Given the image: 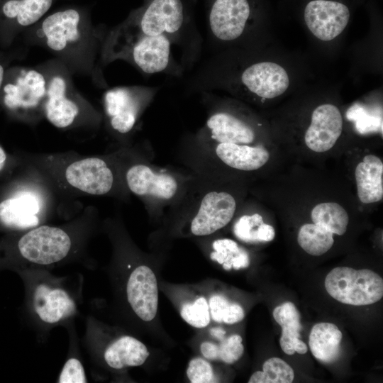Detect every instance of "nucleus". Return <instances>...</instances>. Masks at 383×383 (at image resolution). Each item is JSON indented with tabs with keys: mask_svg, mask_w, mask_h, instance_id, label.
<instances>
[{
	"mask_svg": "<svg viewBox=\"0 0 383 383\" xmlns=\"http://www.w3.org/2000/svg\"><path fill=\"white\" fill-rule=\"evenodd\" d=\"M23 35L27 42L40 45L70 71L91 72L104 35L91 24L88 9L70 6L46 15Z\"/></svg>",
	"mask_w": 383,
	"mask_h": 383,
	"instance_id": "obj_1",
	"label": "nucleus"
},
{
	"mask_svg": "<svg viewBox=\"0 0 383 383\" xmlns=\"http://www.w3.org/2000/svg\"><path fill=\"white\" fill-rule=\"evenodd\" d=\"M172 43L166 35H145L118 25L104 38L101 60L104 62L126 60L145 74H176L180 69L173 60Z\"/></svg>",
	"mask_w": 383,
	"mask_h": 383,
	"instance_id": "obj_2",
	"label": "nucleus"
},
{
	"mask_svg": "<svg viewBox=\"0 0 383 383\" xmlns=\"http://www.w3.org/2000/svg\"><path fill=\"white\" fill-rule=\"evenodd\" d=\"M30 272L29 304L37 323L53 326L76 314V300L59 279L39 269Z\"/></svg>",
	"mask_w": 383,
	"mask_h": 383,
	"instance_id": "obj_3",
	"label": "nucleus"
},
{
	"mask_svg": "<svg viewBox=\"0 0 383 383\" xmlns=\"http://www.w3.org/2000/svg\"><path fill=\"white\" fill-rule=\"evenodd\" d=\"M41 67L47 78L44 114L54 126L68 128L79 116L81 99L72 83L71 72L58 59Z\"/></svg>",
	"mask_w": 383,
	"mask_h": 383,
	"instance_id": "obj_4",
	"label": "nucleus"
},
{
	"mask_svg": "<svg viewBox=\"0 0 383 383\" xmlns=\"http://www.w3.org/2000/svg\"><path fill=\"white\" fill-rule=\"evenodd\" d=\"M47 91V78L42 67L12 66L6 70L0 99L9 111L28 113L43 108Z\"/></svg>",
	"mask_w": 383,
	"mask_h": 383,
	"instance_id": "obj_5",
	"label": "nucleus"
},
{
	"mask_svg": "<svg viewBox=\"0 0 383 383\" xmlns=\"http://www.w3.org/2000/svg\"><path fill=\"white\" fill-rule=\"evenodd\" d=\"M324 285L331 297L348 305H370L383 296L382 278L367 269L335 267L326 277Z\"/></svg>",
	"mask_w": 383,
	"mask_h": 383,
	"instance_id": "obj_6",
	"label": "nucleus"
},
{
	"mask_svg": "<svg viewBox=\"0 0 383 383\" xmlns=\"http://www.w3.org/2000/svg\"><path fill=\"white\" fill-rule=\"evenodd\" d=\"M72 245L66 231L42 226L22 235L17 247L25 261L37 267H48L64 260L70 254Z\"/></svg>",
	"mask_w": 383,
	"mask_h": 383,
	"instance_id": "obj_7",
	"label": "nucleus"
},
{
	"mask_svg": "<svg viewBox=\"0 0 383 383\" xmlns=\"http://www.w3.org/2000/svg\"><path fill=\"white\" fill-rule=\"evenodd\" d=\"M157 90V87L144 86L118 87L108 89L104 94L103 101L111 127L121 134L129 133Z\"/></svg>",
	"mask_w": 383,
	"mask_h": 383,
	"instance_id": "obj_8",
	"label": "nucleus"
},
{
	"mask_svg": "<svg viewBox=\"0 0 383 383\" xmlns=\"http://www.w3.org/2000/svg\"><path fill=\"white\" fill-rule=\"evenodd\" d=\"M57 0H0V48L45 17Z\"/></svg>",
	"mask_w": 383,
	"mask_h": 383,
	"instance_id": "obj_9",
	"label": "nucleus"
},
{
	"mask_svg": "<svg viewBox=\"0 0 383 383\" xmlns=\"http://www.w3.org/2000/svg\"><path fill=\"white\" fill-rule=\"evenodd\" d=\"M206 7L209 33L223 42L243 35L253 10L250 0H206Z\"/></svg>",
	"mask_w": 383,
	"mask_h": 383,
	"instance_id": "obj_10",
	"label": "nucleus"
},
{
	"mask_svg": "<svg viewBox=\"0 0 383 383\" xmlns=\"http://www.w3.org/2000/svg\"><path fill=\"white\" fill-rule=\"evenodd\" d=\"M237 209L235 197L229 192L211 190L200 199L192 216L190 233L195 236L211 235L227 226Z\"/></svg>",
	"mask_w": 383,
	"mask_h": 383,
	"instance_id": "obj_11",
	"label": "nucleus"
},
{
	"mask_svg": "<svg viewBox=\"0 0 383 383\" xmlns=\"http://www.w3.org/2000/svg\"><path fill=\"white\" fill-rule=\"evenodd\" d=\"M130 190L135 195L159 203H167L180 191V182L173 174L157 171L145 164L131 166L126 175Z\"/></svg>",
	"mask_w": 383,
	"mask_h": 383,
	"instance_id": "obj_12",
	"label": "nucleus"
},
{
	"mask_svg": "<svg viewBox=\"0 0 383 383\" xmlns=\"http://www.w3.org/2000/svg\"><path fill=\"white\" fill-rule=\"evenodd\" d=\"M199 137L204 143L251 145L256 138L253 127L232 112L213 109L209 111Z\"/></svg>",
	"mask_w": 383,
	"mask_h": 383,
	"instance_id": "obj_13",
	"label": "nucleus"
},
{
	"mask_svg": "<svg viewBox=\"0 0 383 383\" xmlns=\"http://www.w3.org/2000/svg\"><path fill=\"white\" fill-rule=\"evenodd\" d=\"M309 30L318 39L329 41L345 28L350 17L348 7L335 0H311L304 12Z\"/></svg>",
	"mask_w": 383,
	"mask_h": 383,
	"instance_id": "obj_14",
	"label": "nucleus"
},
{
	"mask_svg": "<svg viewBox=\"0 0 383 383\" xmlns=\"http://www.w3.org/2000/svg\"><path fill=\"white\" fill-rule=\"evenodd\" d=\"M126 299L133 313L142 321L150 322L156 316L158 287L153 271L146 265L136 267L128 275Z\"/></svg>",
	"mask_w": 383,
	"mask_h": 383,
	"instance_id": "obj_15",
	"label": "nucleus"
},
{
	"mask_svg": "<svg viewBox=\"0 0 383 383\" xmlns=\"http://www.w3.org/2000/svg\"><path fill=\"white\" fill-rule=\"evenodd\" d=\"M65 174L70 185L93 195L108 193L114 181L111 168L104 160L98 157H89L72 162L66 168Z\"/></svg>",
	"mask_w": 383,
	"mask_h": 383,
	"instance_id": "obj_16",
	"label": "nucleus"
},
{
	"mask_svg": "<svg viewBox=\"0 0 383 383\" xmlns=\"http://www.w3.org/2000/svg\"><path fill=\"white\" fill-rule=\"evenodd\" d=\"M342 130L340 110L331 104H321L312 113L311 123L304 135L305 144L313 152H326L335 145Z\"/></svg>",
	"mask_w": 383,
	"mask_h": 383,
	"instance_id": "obj_17",
	"label": "nucleus"
},
{
	"mask_svg": "<svg viewBox=\"0 0 383 383\" xmlns=\"http://www.w3.org/2000/svg\"><path fill=\"white\" fill-rule=\"evenodd\" d=\"M240 80L250 92L264 99L280 96L289 85L286 70L271 62H257L248 67L241 74Z\"/></svg>",
	"mask_w": 383,
	"mask_h": 383,
	"instance_id": "obj_18",
	"label": "nucleus"
},
{
	"mask_svg": "<svg viewBox=\"0 0 383 383\" xmlns=\"http://www.w3.org/2000/svg\"><path fill=\"white\" fill-rule=\"evenodd\" d=\"M216 157L231 168L254 171L263 167L270 159L267 150L260 146L235 143H209Z\"/></svg>",
	"mask_w": 383,
	"mask_h": 383,
	"instance_id": "obj_19",
	"label": "nucleus"
},
{
	"mask_svg": "<svg viewBox=\"0 0 383 383\" xmlns=\"http://www.w3.org/2000/svg\"><path fill=\"white\" fill-rule=\"evenodd\" d=\"M150 353L146 345L135 337L124 335L111 341L104 350L106 365L113 370L142 365Z\"/></svg>",
	"mask_w": 383,
	"mask_h": 383,
	"instance_id": "obj_20",
	"label": "nucleus"
},
{
	"mask_svg": "<svg viewBox=\"0 0 383 383\" xmlns=\"http://www.w3.org/2000/svg\"><path fill=\"white\" fill-rule=\"evenodd\" d=\"M39 201L30 192L21 193L0 203V221L6 226L25 229L39 223Z\"/></svg>",
	"mask_w": 383,
	"mask_h": 383,
	"instance_id": "obj_21",
	"label": "nucleus"
},
{
	"mask_svg": "<svg viewBox=\"0 0 383 383\" xmlns=\"http://www.w3.org/2000/svg\"><path fill=\"white\" fill-rule=\"evenodd\" d=\"M357 196L363 204L379 201L383 197V163L374 155H367L355 167Z\"/></svg>",
	"mask_w": 383,
	"mask_h": 383,
	"instance_id": "obj_22",
	"label": "nucleus"
},
{
	"mask_svg": "<svg viewBox=\"0 0 383 383\" xmlns=\"http://www.w3.org/2000/svg\"><path fill=\"white\" fill-rule=\"evenodd\" d=\"M342 333L332 323L322 322L313 326L309 345L313 355L326 363L334 362L340 353Z\"/></svg>",
	"mask_w": 383,
	"mask_h": 383,
	"instance_id": "obj_23",
	"label": "nucleus"
},
{
	"mask_svg": "<svg viewBox=\"0 0 383 383\" xmlns=\"http://www.w3.org/2000/svg\"><path fill=\"white\" fill-rule=\"evenodd\" d=\"M273 317L282 328L279 339L282 350L287 355H293L295 353L294 341L299 338L302 328L299 311L293 303L287 301L274 309Z\"/></svg>",
	"mask_w": 383,
	"mask_h": 383,
	"instance_id": "obj_24",
	"label": "nucleus"
},
{
	"mask_svg": "<svg viewBox=\"0 0 383 383\" xmlns=\"http://www.w3.org/2000/svg\"><path fill=\"white\" fill-rule=\"evenodd\" d=\"M311 218L313 223L321 225L338 235L346 232L349 222L346 210L333 201L321 202L315 205L311 211Z\"/></svg>",
	"mask_w": 383,
	"mask_h": 383,
	"instance_id": "obj_25",
	"label": "nucleus"
},
{
	"mask_svg": "<svg viewBox=\"0 0 383 383\" xmlns=\"http://www.w3.org/2000/svg\"><path fill=\"white\" fill-rule=\"evenodd\" d=\"M297 242L308 254L320 256L332 248L333 233L321 225L306 223L299 230Z\"/></svg>",
	"mask_w": 383,
	"mask_h": 383,
	"instance_id": "obj_26",
	"label": "nucleus"
},
{
	"mask_svg": "<svg viewBox=\"0 0 383 383\" xmlns=\"http://www.w3.org/2000/svg\"><path fill=\"white\" fill-rule=\"evenodd\" d=\"M210 257L226 270H238L250 265L248 253L235 241L228 238L217 239L213 242Z\"/></svg>",
	"mask_w": 383,
	"mask_h": 383,
	"instance_id": "obj_27",
	"label": "nucleus"
},
{
	"mask_svg": "<svg viewBox=\"0 0 383 383\" xmlns=\"http://www.w3.org/2000/svg\"><path fill=\"white\" fill-rule=\"evenodd\" d=\"M218 341H220L219 343L204 341L201 344L200 351L204 358L209 360H221L226 364H233L243 355L244 347L240 335H231Z\"/></svg>",
	"mask_w": 383,
	"mask_h": 383,
	"instance_id": "obj_28",
	"label": "nucleus"
},
{
	"mask_svg": "<svg viewBox=\"0 0 383 383\" xmlns=\"http://www.w3.org/2000/svg\"><path fill=\"white\" fill-rule=\"evenodd\" d=\"M294 378L293 369L279 357H271L262 365V371L255 372L249 383H291Z\"/></svg>",
	"mask_w": 383,
	"mask_h": 383,
	"instance_id": "obj_29",
	"label": "nucleus"
},
{
	"mask_svg": "<svg viewBox=\"0 0 383 383\" xmlns=\"http://www.w3.org/2000/svg\"><path fill=\"white\" fill-rule=\"evenodd\" d=\"M211 318L216 323L234 324L245 316L244 310L238 304L231 302L221 294H213L209 299Z\"/></svg>",
	"mask_w": 383,
	"mask_h": 383,
	"instance_id": "obj_30",
	"label": "nucleus"
},
{
	"mask_svg": "<svg viewBox=\"0 0 383 383\" xmlns=\"http://www.w3.org/2000/svg\"><path fill=\"white\" fill-rule=\"evenodd\" d=\"M180 315L185 322L196 328H204L211 321L209 303L202 296L184 303L181 307Z\"/></svg>",
	"mask_w": 383,
	"mask_h": 383,
	"instance_id": "obj_31",
	"label": "nucleus"
},
{
	"mask_svg": "<svg viewBox=\"0 0 383 383\" xmlns=\"http://www.w3.org/2000/svg\"><path fill=\"white\" fill-rule=\"evenodd\" d=\"M262 223V217L259 213L243 215L235 222L233 233L239 240L245 243H257V230Z\"/></svg>",
	"mask_w": 383,
	"mask_h": 383,
	"instance_id": "obj_32",
	"label": "nucleus"
},
{
	"mask_svg": "<svg viewBox=\"0 0 383 383\" xmlns=\"http://www.w3.org/2000/svg\"><path fill=\"white\" fill-rule=\"evenodd\" d=\"M187 376L192 383L214 382L213 370L206 358L194 357L192 359L187 369Z\"/></svg>",
	"mask_w": 383,
	"mask_h": 383,
	"instance_id": "obj_33",
	"label": "nucleus"
},
{
	"mask_svg": "<svg viewBox=\"0 0 383 383\" xmlns=\"http://www.w3.org/2000/svg\"><path fill=\"white\" fill-rule=\"evenodd\" d=\"M59 383H86L88 382L82 362L70 357L65 362L57 379Z\"/></svg>",
	"mask_w": 383,
	"mask_h": 383,
	"instance_id": "obj_34",
	"label": "nucleus"
},
{
	"mask_svg": "<svg viewBox=\"0 0 383 383\" xmlns=\"http://www.w3.org/2000/svg\"><path fill=\"white\" fill-rule=\"evenodd\" d=\"M275 235L274 228L267 223H262L257 230V242H270L272 241Z\"/></svg>",
	"mask_w": 383,
	"mask_h": 383,
	"instance_id": "obj_35",
	"label": "nucleus"
},
{
	"mask_svg": "<svg viewBox=\"0 0 383 383\" xmlns=\"http://www.w3.org/2000/svg\"><path fill=\"white\" fill-rule=\"evenodd\" d=\"M9 53L0 51V91L4 82L5 74L11 58L9 57Z\"/></svg>",
	"mask_w": 383,
	"mask_h": 383,
	"instance_id": "obj_36",
	"label": "nucleus"
},
{
	"mask_svg": "<svg viewBox=\"0 0 383 383\" xmlns=\"http://www.w3.org/2000/svg\"><path fill=\"white\" fill-rule=\"evenodd\" d=\"M294 350L299 354H305L307 350L306 345L301 341L299 338H295L294 341Z\"/></svg>",
	"mask_w": 383,
	"mask_h": 383,
	"instance_id": "obj_37",
	"label": "nucleus"
},
{
	"mask_svg": "<svg viewBox=\"0 0 383 383\" xmlns=\"http://www.w3.org/2000/svg\"><path fill=\"white\" fill-rule=\"evenodd\" d=\"M211 334L217 340H221L225 338L226 331L221 328H214L211 330Z\"/></svg>",
	"mask_w": 383,
	"mask_h": 383,
	"instance_id": "obj_38",
	"label": "nucleus"
},
{
	"mask_svg": "<svg viewBox=\"0 0 383 383\" xmlns=\"http://www.w3.org/2000/svg\"><path fill=\"white\" fill-rule=\"evenodd\" d=\"M6 155L4 149L0 146V170H1L5 165Z\"/></svg>",
	"mask_w": 383,
	"mask_h": 383,
	"instance_id": "obj_39",
	"label": "nucleus"
}]
</instances>
